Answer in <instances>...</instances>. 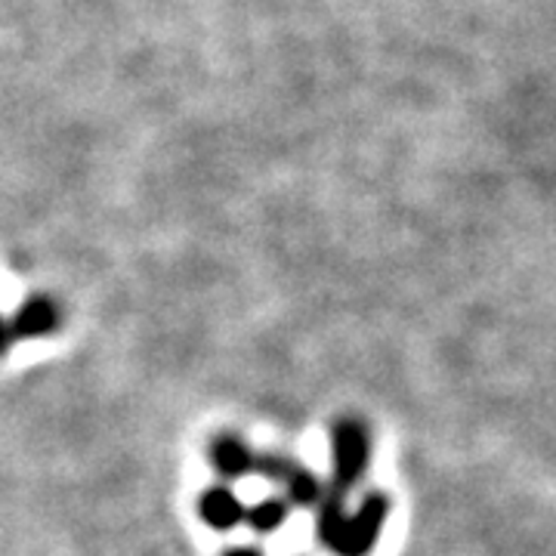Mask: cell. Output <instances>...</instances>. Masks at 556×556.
<instances>
[{"mask_svg": "<svg viewBox=\"0 0 556 556\" xmlns=\"http://www.w3.org/2000/svg\"><path fill=\"white\" fill-rule=\"evenodd\" d=\"M223 556H263L257 547H229Z\"/></svg>", "mask_w": 556, "mask_h": 556, "instance_id": "9", "label": "cell"}, {"mask_svg": "<svg viewBox=\"0 0 556 556\" xmlns=\"http://www.w3.org/2000/svg\"><path fill=\"white\" fill-rule=\"evenodd\" d=\"M56 328H60V309L50 298H28L7 321L10 343L50 338Z\"/></svg>", "mask_w": 556, "mask_h": 556, "instance_id": "4", "label": "cell"}, {"mask_svg": "<svg viewBox=\"0 0 556 556\" xmlns=\"http://www.w3.org/2000/svg\"><path fill=\"white\" fill-rule=\"evenodd\" d=\"M13 343H10V331H7V321L0 318V356H7V350H10Z\"/></svg>", "mask_w": 556, "mask_h": 556, "instance_id": "8", "label": "cell"}, {"mask_svg": "<svg viewBox=\"0 0 556 556\" xmlns=\"http://www.w3.org/2000/svg\"><path fill=\"white\" fill-rule=\"evenodd\" d=\"M318 522L316 532L321 544L334 556H368L378 544L380 532L390 517V497L371 492L358 504V510H346L343 497L331 495L325 489V495L318 501Z\"/></svg>", "mask_w": 556, "mask_h": 556, "instance_id": "1", "label": "cell"}, {"mask_svg": "<svg viewBox=\"0 0 556 556\" xmlns=\"http://www.w3.org/2000/svg\"><path fill=\"white\" fill-rule=\"evenodd\" d=\"M291 517V504L285 501V497H266V501H260L254 507H248L244 510V522L260 532V535H273L278 532L285 522Z\"/></svg>", "mask_w": 556, "mask_h": 556, "instance_id": "7", "label": "cell"}, {"mask_svg": "<svg viewBox=\"0 0 556 556\" xmlns=\"http://www.w3.org/2000/svg\"><path fill=\"white\" fill-rule=\"evenodd\" d=\"M244 504L241 497L229 489V485H214L207 489L199 501V514L201 519L211 526V529H219V532H232L236 526L244 522Z\"/></svg>", "mask_w": 556, "mask_h": 556, "instance_id": "5", "label": "cell"}, {"mask_svg": "<svg viewBox=\"0 0 556 556\" xmlns=\"http://www.w3.org/2000/svg\"><path fill=\"white\" fill-rule=\"evenodd\" d=\"M254 473L266 477L269 482H276L278 489L285 492V501L291 507H306L316 510L318 501L325 495V485L316 473H309L306 467H300L294 457L285 455H257Z\"/></svg>", "mask_w": 556, "mask_h": 556, "instance_id": "3", "label": "cell"}, {"mask_svg": "<svg viewBox=\"0 0 556 556\" xmlns=\"http://www.w3.org/2000/svg\"><path fill=\"white\" fill-rule=\"evenodd\" d=\"M207 460L214 464L223 479H241L248 473H254L257 455L248 448V442L239 437H217L207 448Z\"/></svg>", "mask_w": 556, "mask_h": 556, "instance_id": "6", "label": "cell"}, {"mask_svg": "<svg viewBox=\"0 0 556 556\" xmlns=\"http://www.w3.org/2000/svg\"><path fill=\"white\" fill-rule=\"evenodd\" d=\"M371 464V437L356 417H340L331 427V485L328 492L346 501L368 473Z\"/></svg>", "mask_w": 556, "mask_h": 556, "instance_id": "2", "label": "cell"}]
</instances>
